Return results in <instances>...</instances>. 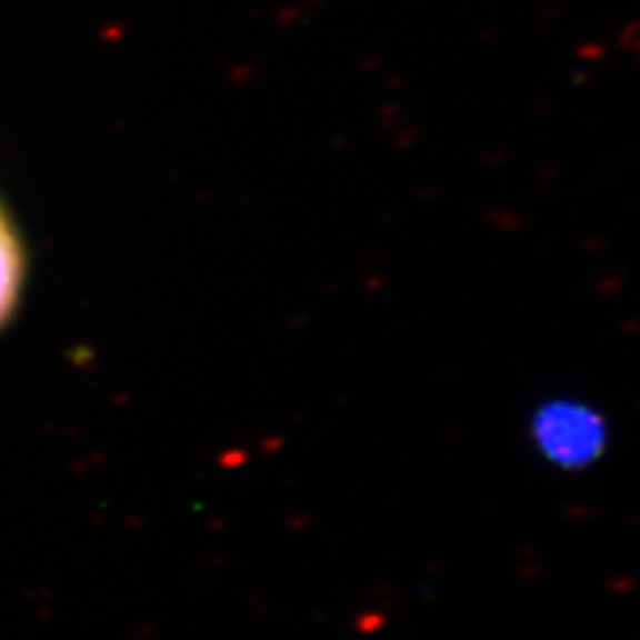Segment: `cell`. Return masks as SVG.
Returning <instances> with one entry per match:
<instances>
[{
	"instance_id": "obj_2",
	"label": "cell",
	"mask_w": 640,
	"mask_h": 640,
	"mask_svg": "<svg viewBox=\"0 0 640 640\" xmlns=\"http://www.w3.org/2000/svg\"><path fill=\"white\" fill-rule=\"evenodd\" d=\"M20 280H22L20 247H17L12 230L3 219V213H0V323H3L14 307Z\"/></svg>"
},
{
	"instance_id": "obj_1",
	"label": "cell",
	"mask_w": 640,
	"mask_h": 640,
	"mask_svg": "<svg viewBox=\"0 0 640 640\" xmlns=\"http://www.w3.org/2000/svg\"><path fill=\"white\" fill-rule=\"evenodd\" d=\"M531 439L539 453L564 470L589 468L608 443L604 420L574 399H553L531 418Z\"/></svg>"
}]
</instances>
